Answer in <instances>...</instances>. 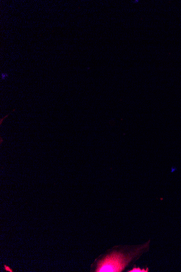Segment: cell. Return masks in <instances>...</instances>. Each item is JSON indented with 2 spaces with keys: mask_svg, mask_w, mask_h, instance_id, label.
<instances>
[{
  "mask_svg": "<svg viewBox=\"0 0 181 272\" xmlns=\"http://www.w3.org/2000/svg\"><path fill=\"white\" fill-rule=\"evenodd\" d=\"M149 270L148 268L146 269H141L140 268H133V269L130 270V271H130V272H148Z\"/></svg>",
  "mask_w": 181,
  "mask_h": 272,
  "instance_id": "obj_2",
  "label": "cell"
},
{
  "mask_svg": "<svg viewBox=\"0 0 181 272\" xmlns=\"http://www.w3.org/2000/svg\"><path fill=\"white\" fill-rule=\"evenodd\" d=\"M8 75L3 73L2 74V79L5 80L6 77H7Z\"/></svg>",
  "mask_w": 181,
  "mask_h": 272,
  "instance_id": "obj_3",
  "label": "cell"
},
{
  "mask_svg": "<svg viewBox=\"0 0 181 272\" xmlns=\"http://www.w3.org/2000/svg\"><path fill=\"white\" fill-rule=\"evenodd\" d=\"M134 257L125 256L123 253L114 252L109 255L98 263L96 271L97 272H119L122 271L128 263Z\"/></svg>",
  "mask_w": 181,
  "mask_h": 272,
  "instance_id": "obj_1",
  "label": "cell"
}]
</instances>
